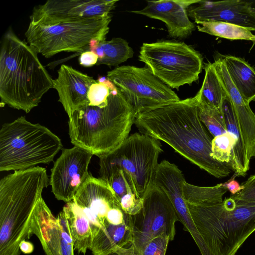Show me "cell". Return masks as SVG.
Listing matches in <instances>:
<instances>
[{"label":"cell","instance_id":"1","mask_svg":"<svg viewBox=\"0 0 255 255\" xmlns=\"http://www.w3.org/2000/svg\"><path fill=\"white\" fill-rule=\"evenodd\" d=\"M134 124L140 133L166 143L215 177L231 173L228 164L211 156L212 139L200 119L196 96L139 111Z\"/></svg>","mask_w":255,"mask_h":255},{"label":"cell","instance_id":"2","mask_svg":"<svg viewBox=\"0 0 255 255\" xmlns=\"http://www.w3.org/2000/svg\"><path fill=\"white\" fill-rule=\"evenodd\" d=\"M38 54L11 28L4 33L0 51L1 104L28 113L53 88V79L40 62Z\"/></svg>","mask_w":255,"mask_h":255},{"label":"cell","instance_id":"3","mask_svg":"<svg viewBox=\"0 0 255 255\" xmlns=\"http://www.w3.org/2000/svg\"><path fill=\"white\" fill-rule=\"evenodd\" d=\"M136 114L116 86L106 102L86 104L68 117L71 142L99 158L106 155L128 136Z\"/></svg>","mask_w":255,"mask_h":255},{"label":"cell","instance_id":"4","mask_svg":"<svg viewBox=\"0 0 255 255\" xmlns=\"http://www.w3.org/2000/svg\"><path fill=\"white\" fill-rule=\"evenodd\" d=\"M45 168L14 171L0 181V255H20V243L30 237L35 207L48 186Z\"/></svg>","mask_w":255,"mask_h":255},{"label":"cell","instance_id":"5","mask_svg":"<svg viewBox=\"0 0 255 255\" xmlns=\"http://www.w3.org/2000/svg\"><path fill=\"white\" fill-rule=\"evenodd\" d=\"M186 204L211 255H235L255 231V203L237 204L230 197L218 203Z\"/></svg>","mask_w":255,"mask_h":255},{"label":"cell","instance_id":"6","mask_svg":"<svg viewBox=\"0 0 255 255\" xmlns=\"http://www.w3.org/2000/svg\"><path fill=\"white\" fill-rule=\"evenodd\" d=\"M61 139L25 117L5 123L0 130V171L25 170L53 161L63 149Z\"/></svg>","mask_w":255,"mask_h":255},{"label":"cell","instance_id":"7","mask_svg":"<svg viewBox=\"0 0 255 255\" xmlns=\"http://www.w3.org/2000/svg\"><path fill=\"white\" fill-rule=\"evenodd\" d=\"M111 20L109 15L51 25L29 23L24 34L27 43L46 58L61 52L81 54L94 42L106 40Z\"/></svg>","mask_w":255,"mask_h":255},{"label":"cell","instance_id":"8","mask_svg":"<svg viewBox=\"0 0 255 255\" xmlns=\"http://www.w3.org/2000/svg\"><path fill=\"white\" fill-rule=\"evenodd\" d=\"M162 151L159 140L141 133L131 134L115 150L99 158L100 178L106 180L113 171L122 169L143 199L153 183Z\"/></svg>","mask_w":255,"mask_h":255},{"label":"cell","instance_id":"9","mask_svg":"<svg viewBox=\"0 0 255 255\" xmlns=\"http://www.w3.org/2000/svg\"><path fill=\"white\" fill-rule=\"evenodd\" d=\"M138 59L173 89L197 81L203 68L201 54L183 42L159 40L143 43Z\"/></svg>","mask_w":255,"mask_h":255},{"label":"cell","instance_id":"10","mask_svg":"<svg viewBox=\"0 0 255 255\" xmlns=\"http://www.w3.org/2000/svg\"><path fill=\"white\" fill-rule=\"evenodd\" d=\"M107 78L121 92L136 113L180 100L177 95L147 67L119 66Z\"/></svg>","mask_w":255,"mask_h":255},{"label":"cell","instance_id":"11","mask_svg":"<svg viewBox=\"0 0 255 255\" xmlns=\"http://www.w3.org/2000/svg\"><path fill=\"white\" fill-rule=\"evenodd\" d=\"M134 255L152 239L162 235L174 240L175 224L179 219L166 193L153 183L143 198L141 209L131 215Z\"/></svg>","mask_w":255,"mask_h":255},{"label":"cell","instance_id":"12","mask_svg":"<svg viewBox=\"0 0 255 255\" xmlns=\"http://www.w3.org/2000/svg\"><path fill=\"white\" fill-rule=\"evenodd\" d=\"M117 0H49L35 6L30 23L51 25L110 15Z\"/></svg>","mask_w":255,"mask_h":255},{"label":"cell","instance_id":"13","mask_svg":"<svg viewBox=\"0 0 255 255\" xmlns=\"http://www.w3.org/2000/svg\"><path fill=\"white\" fill-rule=\"evenodd\" d=\"M93 155L74 146L63 149L51 169L49 184L52 192L58 200L68 203L87 179L88 167Z\"/></svg>","mask_w":255,"mask_h":255},{"label":"cell","instance_id":"14","mask_svg":"<svg viewBox=\"0 0 255 255\" xmlns=\"http://www.w3.org/2000/svg\"><path fill=\"white\" fill-rule=\"evenodd\" d=\"M73 201L89 220L93 239L103 228L105 223L108 222L110 213L114 209L121 206L108 182L101 178L94 177L91 173L76 193Z\"/></svg>","mask_w":255,"mask_h":255},{"label":"cell","instance_id":"15","mask_svg":"<svg viewBox=\"0 0 255 255\" xmlns=\"http://www.w3.org/2000/svg\"><path fill=\"white\" fill-rule=\"evenodd\" d=\"M188 16L195 23L214 21L236 24L255 31V12L247 1L227 0H199L188 8Z\"/></svg>","mask_w":255,"mask_h":255},{"label":"cell","instance_id":"16","mask_svg":"<svg viewBox=\"0 0 255 255\" xmlns=\"http://www.w3.org/2000/svg\"><path fill=\"white\" fill-rule=\"evenodd\" d=\"M199 0H147L143 9L130 12L161 20L165 24L169 37L185 38L195 29V24L189 20L188 8Z\"/></svg>","mask_w":255,"mask_h":255},{"label":"cell","instance_id":"17","mask_svg":"<svg viewBox=\"0 0 255 255\" xmlns=\"http://www.w3.org/2000/svg\"><path fill=\"white\" fill-rule=\"evenodd\" d=\"M214 64L233 105L246 155L250 161L255 158V114L234 85L221 57Z\"/></svg>","mask_w":255,"mask_h":255},{"label":"cell","instance_id":"18","mask_svg":"<svg viewBox=\"0 0 255 255\" xmlns=\"http://www.w3.org/2000/svg\"><path fill=\"white\" fill-rule=\"evenodd\" d=\"M95 80L70 66L61 65L53 80V88L68 117L86 104L89 88Z\"/></svg>","mask_w":255,"mask_h":255},{"label":"cell","instance_id":"19","mask_svg":"<svg viewBox=\"0 0 255 255\" xmlns=\"http://www.w3.org/2000/svg\"><path fill=\"white\" fill-rule=\"evenodd\" d=\"M183 174L174 163L163 160L158 165L153 184L167 194L177 213L179 221L185 228L190 227L193 222L183 196Z\"/></svg>","mask_w":255,"mask_h":255},{"label":"cell","instance_id":"20","mask_svg":"<svg viewBox=\"0 0 255 255\" xmlns=\"http://www.w3.org/2000/svg\"><path fill=\"white\" fill-rule=\"evenodd\" d=\"M30 234L37 237L46 255H62L60 224L42 197L35 207Z\"/></svg>","mask_w":255,"mask_h":255},{"label":"cell","instance_id":"21","mask_svg":"<svg viewBox=\"0 0 255 255\" xmlns=\"http://www.w3.org/2000/svg\"><path fill=\"white\" fill-rule=\"evenodd\" d=\"M132 242L131 223H106L93 238L90 250L93 255H105L120 248L130 247Z\"/></svg>","mask_w":255,"mask_h":255},{"label":"cell","instance_id":"22","mask_svg":"<svg viewBox=\"0 0 255 255\" xmlns=\"http://www.w3.org/2000/svg\"><path fill=\"white\" fill-rule=\"evenodd\" d=\"M222 58L228 74L243 98L249 104L255 100V70L243 59L232 55Z\"/></svg>","mask_w":255,"mask_h":255},{"label":"cell","instance_id":"23","mask_svg":"<svg viewBox=\"0 0 255 255\" xmlns=\"http://www.w3.org/2000/svg\"><path fill=\"white\" fill-rule=\"evenodd\" d=\"M74 241V250L85 254L91 246L93 237L90 222L73 201L67 203L63 210Z\"/></svg>","mask_w":255,"mask_h":255},{"label":"cell","instance_id":"24","mask_svg":"<svg viewBox=\"0 0 255 255\" xmlns=\"http://www.w3.org/2000/svg\"><path fill=\"white\" fill-rule=\"evenodd\" d=\"M87 50L95 52L98 56L96 65L117 66L133 55V51L125 39L118 37L107 41H96ZM86 50V51H87Z\"/></svg>","mask_w":255,"mask_h":255},{"label":"cell","instance_id":"25","mask_svg":"<svg viewBox=\"0 0 255 255\" xmlns=\"http://www.w3.org/2000/svg\"><path fill=\"white\" fill-rule=\"evenodd\" d=\"M205 77L202 85L196 96L199 102L221 109L226 92L221 83L214 63H205Z\"/></svg>","mask_w":255,"mask_h":255},{"label":"cell","instance_id":"26","mask_svg":"<svg viewBox=\"0 0 255 255\" xmlns=\"http://www.w3.org/2000/svg\"><path fill=\"white\" fill-rule=\"evenodd\" d=\"M198 31L230 40H246L255 44V35L250 29L232 23L204 21L196 22Z\"/></svg>","mask_w":255,"mask_h":255},{"label":"cell","instance_id":"27","mask_svg":"<svg viewBox=\"0 0 255 255\" xmlns=\"http://www.w3.org/2000/svg\"><path fill=\"white\" fill-rule=\"evenodd\" d=\"M227 191L223 183L203 187L191 184L185 181L183 185V196L185 201L191 203L221 202Z\"/></svg>","mask_w":255,"mask_h":255},{"label":"cell","instance_id":"28","mask_svg":"<svg viewBox=\"0 0 255 255\" xmlns=\"http://www.w3.org/2000/svg\"><path fill=\"white\" fill-rule=\"evenodd\" d=\"M198 106L201 121L214 137L227 132L222 110L198 101Z\"/></svg>","mask_w":255,"mask_h":255},{"label":"cell","instance_id":"29","mask_svg":"<svg viewBox=\"0 0 255 255\" xmlns=\"http://www.w3.org/2000/svg\"><path fill=\"white\" fill-rule=\"evenodd\" d=\"M105 181L107 182L112 188L119 201L123 196L128 193H132L137 195L131 179L122 169L113 171Z\"/></svg>","mask_w":255,"mask_h":255},{"label":"cell","instance_id":"30","mask_svg":"<svg viewBox=\"0 0 255 255\" xmlns=\"http://www.w3.org/2000/svg\"><path fill=\"white\" fill-rule=\"evenodd\" d=\"M57 218L61 227V250L62 255H74V241L65 215L62 210Z\"/></svg>","mask_w":255,"mask_h":255},{"label":"cell","instance_id":"31","mask_svg":"<svg viewBox=\"0 0 255 255\" xmlns=\"http://www.w3.org/2000/svg\"><path fill=\"white\" fill-rule=\"evenodd\" d=\"M169 241L166 235L157 236L148 242L137 255H165Z\"/></svg>","mask_w":255,"mask_h":255},{"label":"cell","instance_id":"32","mask_svg":"<svg viewBox=\"0 0 255 255\" xmlns=\"http://www.w3.org/2000/svg\"><path fill=\"white\" fill-rule=\"evenodd\" d=\"M242 190L232 197L237 204L255 203V174L242 184Z\"/></svg>","mask_w":255,"mask_h":255},{"label":"cell","instance_id":"33","mask_svg":"<svg viewBox=\"0 0 255 255\" xmlns=\"http://www.w3.org/2000/svg\"><path fill=\"white\" fill-rule=\"evenodd\" d=\"M123 210L127 214L132 215L137 213L142 208L143 199L134 193H128L119 200Z\"/></svg>","mask_w":255,"mask_h":255},{"label":"cell","instance_id":"34","mask_svg":"<svg viewBox=\"0 0 255 255\" xmlns=\"http://www.w3.org/2000/svg\"><path fill=\"white\" fill-rule=\"evenodd\" d=\"M98 60V56L95 52L87 50L81 53L79 61L81 65L88 67L97 64Z\"/></svg>","mask_w":255,"mask_h":255},{"label":"cell","instance_id":"35","mask_svg":"<svg viewBox=\"0 0 255 255\" xmlns=\"http://www.w3.org/2000/svg\"><path fill=\"white\" fill-rule=\"evenodd\" d=\"M223 185L231 193L232 195L240 192L243 189L242 185H240L239 183L233 177L227 182L223 183Z\"/></svg>","mask_w":255,"mask_h":255},{"label":"cell","instance_id":"36","mask_svg":"<svg viewBox=\"0 0 255 255\" xmlns=\"http://www.w3.org/2000/svg\"><path fill=\"white\" fill-rule=\"evenodd\" d=\"M19 249L21 252L25 254H29L33 252L34 246L31 242L24 240L20 243Z\"/></svg>","mask_w":255,"mask_h":255},{"label":"cell","instance_id":"37","mask_svg":"<svg viewBox=\"0 0 255 255\" xmlns=\"http://www.w3.org/2000/svg\"><path fill=\"white\" fill-rule=\"evenodd\" d=\"M254 11L255 12V8H254Z\"/></svg>","mask_w":255,"mask_h":255}]
</instances>
